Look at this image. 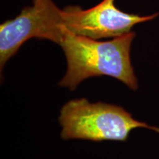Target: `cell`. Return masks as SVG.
I'll use <instances>...</instances> for the list:
<instances>
[{
	"label": "cell",
	"instance_id": "1",
	"mask_svg": "<svg viewBox=\"0 0 159 159\" xmlns=\"http://www.w3.org/2000/svg\"><path fill=\"white\" fill-rule=\"evenodd\" d=\"M59 45L66 58L67 69L59 82L61 87L75 91L85 80L99 76L117 79L131 90L139 88L131 63L130 47L135 33L130 32L110 41H101L78 35L64 28Z\"/></svg>",
	"mask_w": 159,
	"mask_h": 159
},
{
	"label": "cell",
	"instance_id": "4",
	"mask_svg": "<svg viewBox=\"0 0 159 159\" xmlns=\"http://www.w3.org/2000/svg\"><path fill=\"white\" fill-rule=\"evenodd\" d=\"M52 0H33V5L24 7L15 19L0 25V69L15 55L29 39H47L49 12Z\"/></svg>",
	"mask_w": 159,
	"mask_h": 159
},
{
	"label": "cell",
	"instance_id": "2",
	"mask_svg": "<svg viewBox=\"0 0 159 159\" xmlns=\"http://www.w3.org/2000/svg\"><path fill=\"white\" fill-rule=\"evenodd\" d=\"M61 136L64 140L83 139L102 142H125L131 131L159 128L136 120L122 107L105 102H91L81 98L69 100L61 109L58 118Z\"/></svg>",
	"mask_w": 159,
	"mask_h": 159
},
{
	"label": "cell",
	"instance_id": "3",
	"mask_svg": "<svg viewBox=\"0 0 159 159\" xmlns=\"http://www.w3.org/2000/svg\"><path fill=\"white\" fill-rule=\"evenodd\" d=\"M115 0H102L98 5L87 10L78 6L58 9L55 23L62 32L64 28L74 34L99 40L116 38L131 32L138 24L156 19L159 13L139 16L125 13L116 7Z\"/></svg>",
	"mask_w": 159,
	"mask_h": 159
}]
</instances>
